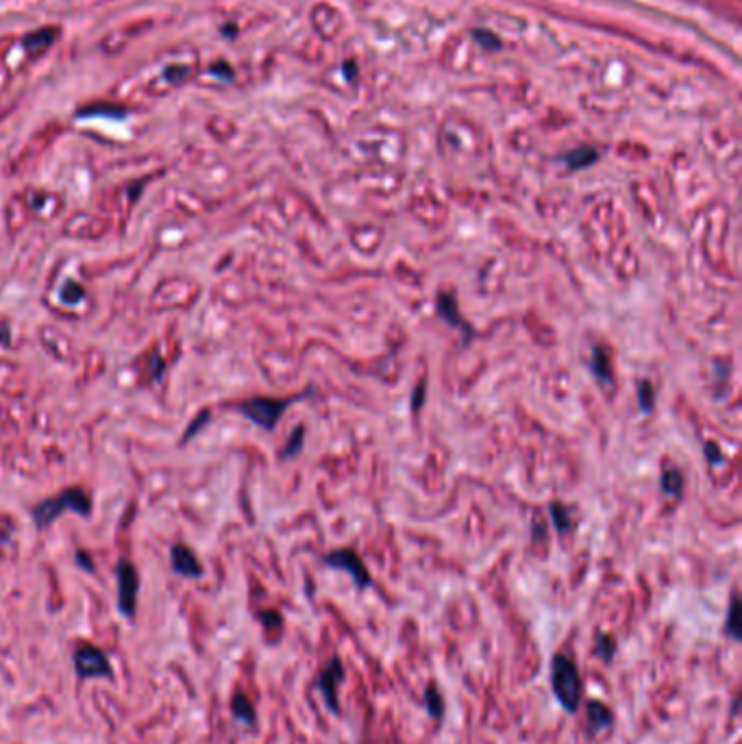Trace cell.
<instances>
[{"mask_svg": "<svg viewBox=\"0 0 742 744\" xmlns=\"http://www.w3.org/2000/svg\"><path fill=\"white\" fill-rule=\"evenodd\" d=\"M344 679V664L338 655H333L327 666L319 672V679H316V688L320 690L322 701L329 708L331 714H338L340 711V701H338V688H340Z\"/></svg>", "mask_w": 742, "mask_h": 744, "instance_id": "8992f818", "label": "cell"}, {"mask_svg": "<svg viewBox=\"0 0 742 744\" xmlns=\"http://www.w3.org/2000/svg\"><path fill=\"white\" fill-rule=\"evenodd\" d=\"M170 559H172V568H175V573H179L181 577H190V579H195V577L203 575V566L196 559V555L192 553L187 547H183V544L172 547Z\"/></svg>", "mask_w": 742, "mask_h": 744, "instance_id": "9c48e42d", "label": "cell"}, {"mask_svg": "<svg viewBox=\"0 0 742 744\" xmlns=\"http://www.w3.org/2000/svg\"><path fill=\"white\" fill-rule=\"evenodd\" d=\"M553 522H556V527L560 531H566L568 529V520H564V514H562V508L560 505H553Z\"/></svg>", "mask_w": 742, "mask_h": 744, "instance_id": "7402d4cb", "label": "cell"}, {"mask_svg": "<svg viewBox=\"0 0 742 744\" xmlns=\"http://www.w3.org/2000/svg\"><path fill=\"white\" fill-rule=\"evenodd\" d=\"M612 725H614V711H612L610 705L596 699L585 701V730H588L590 736L610 730Z\"/></svg>", "mask_w": 742, "mask_h": 744, "instance_id": "ba28073f", "label": "cell"}, {"mask_svg": "<svg viewBox=\"0 0 742 744\" xmlns=\"http://www.w3.org/2000/svg\"><path fill=\"white\" fill-rule=\"evenodd\" d=\"M290 442H292V446H288V449L281 453L283 457H292V455H297V453L300 451V446H303V427H299L297 431H294V438L290 440Z\"/></svg>", "mask_w": 742, "mask_h": 744, "instance_id": "ffe728a7", "label": "cell"}, {"mask_svg": "<svg viewBox=\"0 0 742 744\" xmlns=\"http://www.w3.org/2000/svg\"><path fill=\"white\" fill-rule=\"evenodd\" d=\"M551 688L564 711L575 714L584 699V682L573 657L557 653L551 660Z\"/></svg>", "mask_w": 742, "mask_h": 744, "instance_id": "6da1fadb", "label": "cell"}, {"mask_svg": "<svg viewBox=\"0 0 742 744\" xmlns=\"http://www.w3.org/2000/svg\"><path fill=\"white\" fill-rule=\"evenodd\" d=\"M325 564L331 566V568L347 570L357 587H368L370 584H373V579H370V573L364 566L362 558H359L355 551H351V548H338V551L327 553Z\"/></svg>", "mask_w": 742, "mask_h": 744, "instance_id": "52a82bcc", "label": "cell"}, {"mask_svg": "<svg viewBox=\"0 0 742 744\" xmlns=\"http://www.w3.org/2000/svg\"><path fill=\"white\" fill-rule=\"evenodd\" d=\"M262 623L268 632H272V629H281V616H279L277 612H263Z\"/></svg>", "mask_w": 742, "mask_h": 744, "instance_id": "44dd1931", "label": "cell"}, {"mask_svg": "<svg viewBox=\"0 0 742 744\" xmlns=\"http://www.w3.org/2000/svg\"><path fill=\"white\" fill-rule=\"evenodd\" d=\"M308 396V392L303 395L292 396V398H252V401H246L240 405V412L244 414L246 418H251L252 423L260 424L263 429H274V424L279 423V418L283 416L286 407L290 403L299 401V398Z\"/></svg>", "mask_w": 742, "mask_h": 744, "instance_id": "3957f363", "label": "cell"}, {"mask_svg": "<svg viewBox=\"0 0 742 744\" xmlns=\"http://www.w3.org/2000/svg\"><path fill=\"white\" fill-rule=\"evenodd\" d=\"M738 705H740V699L736 697L734 699V708H731V714H734V716H738Z\"/></svg>", "mask_w": 742, "mask_h": 744, "instance_id": "cb8c5ba5", "label": "cell"}, {"mask_svg": "<svg viewBox=\"0 0 742 744\" xmlns=\"http://www.w3.org/2000/svg\"><path fill=\"white\" fill-rule=\"evenodd\" d=\"M616 651H618V644H616V640L612 638L610 634H596L595 655L599 657L601 662H605V664H610V662L614 660Z\"/></svg>", "mask_w": 742, "mask_h": 744, "instance_id": "2e32d148", "label": "cell"}, {"mask_svg": "<svg viewBox=\"0 0 742 744\" xmlns=\"http://www.w3.org/2000/svg\"><path fill=\"white\" fill-rule=\"evenodd\" d=\"M638 401H640V407H642V412H652L653 390H652V384H649V381H642V384H640Z\"/></svg>", "mask_w": 742, "mask_h": 744, "instance_id": "ac0fdd59", "label": "cell"}, {"mask_svg": "<svg viewBox=\"0 0 742 744\" xmlns=\"http://www.w3.org/2000/svg\"><path fill=\"white\" fill-rule=\"evenodd\" d=\"M118 607H120V614L127 618L136 616V607H138V590H139V577L136 566L127 559H122L118 564Z\"/></svg>", "mask_w": 742, "mask_h": 744, "instance_id": "5b68a950", "label": "cell"}, {"mask_svg": "<svg viewBox=\"0 0 742 744\" xmlns=\"http://www.w3.org/2000/svg\"><path fill=\"white\" fill-rule=\"evenodd\" d=\"M596 159H599V150H595V148H577L564 157V161H566V166L571 170H582L585 168V166H593Z\"/></svg>", "mask_w": 742, "mask_h": 744, "instance_id": "9a60e30c", "label": "cell"}, {"mask_svg": "<svg viewBox=\"0 0 742 744\" xmlns=\"http://www.w3.org/2000/svg\"><path fill=\"white\" fill-rule=\"evenodd\" d=\"M438 311H440V316H442L444 320L449 322V325L461 329V331H464V329H469V325H466V322L461 320V316L457 314L455 299H453V296H451V294H440V299H438ZM469 331H471V329H469Z\"/></svg>", "mask_w": 742, "mask_h": 744, "instance_id": "7c38bea8", "label": "cell"}, {"mask_svg": "<svg viewBox=\"0 0 742 744\" xmlns=\"http://www.w3.org/2000/svg\"><path fill=\"white\" fill-rule=\"evenodd\" d=\"M423 701H424V708H427L429 716L435 720H442L444 719V699L442 694H440V690L435 683H429L427 688H424V694H423Z\"/></svg>", "mask_w": 742, "mask_h": 744, "instance_id": "8fae6325", "label": "cell"}, {"mask_svg": "<svg viewBox=\"0 0 742 744\" xmlns=\"http://www.w3.org/2000/svg\"><path fill=\"white\" fill-rule=\"evenodd\" d=\"M90 499L88 494L83 492V490H66L63 494H59L57 499H48L44 503H40L33 511V519H35V525L40 527V529H46L48 525H51L52 520L57 519V516H62L63 510L72 508L74 511H79V514L88 516L90 514Z\"/></svg>", "mask_w": 742, "mask_h": 744, "instance_id": "7a4b0ae2", "label": "cell"}, {"mask_svg": "<svg viewBox=\"0 0 742 744\" xmlns=\"http://www.w3.org/2000/svg\"><path fill=\"white\" fill-rule=\"evenodd\" d=\"M74 671H77V675L81 679H109L114 675L109 657L105 655V651H100L99 646L88 643L79 644L77 651H74Z\"/></svg>", "mask_w": 742, "mask_h": 744, "instance_id": "277c9868", "label": "cell"}, {"mask_svg": "<svg viewBox=\"0 0 742 744\" xmlns=\"http://www.w3.org/2000/svg\"><path fill=\"white\" fill-rule=\"evenodd\" d=\"M725 634L729 635L731 640H738L742 638V629H740V601L738 596H731V603H729V609H728V620H725Z\"/></svg>", "mask_w": 742, "mask_h": 744, "instance_id": "5bb4252c", "label": "cell"}, {"mask_svg": "<svg viewBox=\"0 0 742 744\" xmlns=\"http://www.w3.org/2000/svg\"><path fill=\"white\" fill-rule=\"evenodd\" d=\"M590 368H593L595 377L601 381V384H605V386L614 384V379H612L610 359H607L605 350L601 347H595V355H593V361H590Z\"/></svg>", "mask_w": 742, "mask_h": 744, "instance_id": "4fadbf2b", "label": "cell"}, {"mask_svg": "<svg viewBox=\"0 0 742 744\" xmlns=\"http://www.w3.org/2000/svg\"><path fill=\"white\" fill-rule=\"evenodd\" d=\"M421 398H423V386L418 387V395H416V401H414V407L421 405Z\"/></svg>", "mask_w": 742, "mask_h": 744, "instance_id": "603a6c76", "label": "cell"}, {"mask_svg": "<svg viewBox=\"0 0 742 744\" xmlns=\"http://www.w3.org/2000/svg\"><path fill=\"white\" fill-rule=\"evenodd\" d=\"M231 714H233V719L242 722L244 727H252L257 720L255 705H252V701L242 692L233 694V699H231Z\"/></svg>", "mask_w": 742, "mask_h": 744, "instance_id": "30bf717a", "label": "cell"}, {"mask_svg": "<svg viewBox=\"0 0 742 744\" xmlns=\"http://www.w3.org/2000/svg\"><path fill=\"white\" fill-rule=\"evenodd\" d=\"M52 42V31H40V33L26 37V46L31 51H40V48H46Z\"/></svg>", "mask_w": 742, "mask_h": 744, "instance_id": "d6986e66", "label": "cell"}, {"mask_svg": "<svg viewBox=\"0 0 742 744\" xmlns=\"http://www.w3.org/2000/svg\"><path fill=\"white\" fill-rule=\"evenodd\" d=\"M681 485H684V482H681V474H680V472H677V471H666V472H664L662 488H664L666 494H680V492H681Z\"/></svg>", "mask_w": 742, "mask_h": 744, "instance_id": "e0dca14e", "label": "cell"}]
</instances>
